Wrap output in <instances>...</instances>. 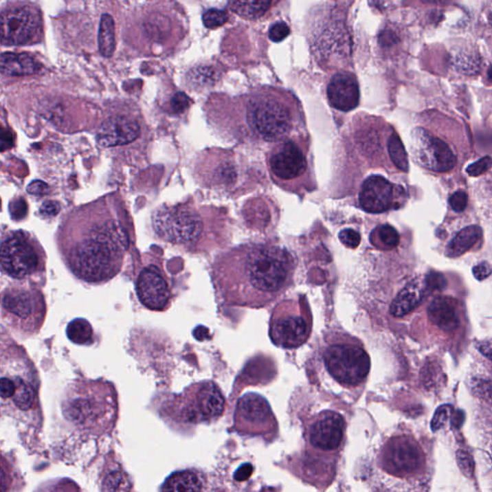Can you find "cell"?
<instances>
[{"label": "cell", "mask_w": 492, "mask_h": 492, "mask_svg": "<svg viewBox=\"0 0 492 492\" xmlns=\"http://www.w3.org/2000/svg\"><path fill=\"white\" fill-rule=\"evenodd\" d=\"M270 171L282 181H293L301 177L307 170L305 153L296 142L287 141L279 144L270 154Z\"/></svg>", "instance_id": "obj_17"}, {"label": "cell", "mask_w": 492, "mask_h": 492, "mask_svg": "<svg viewBox=\"0 0 492 492\" xmlns=\"http://www.w3.org/2000/svg\"><path fill=\"white\" fill-rule=\"evenodd\" d=\"M289 34V27L283 21L273 24L269 29V38L274 43L282 42L288 37Z\"/></svg>", "instance_id": "obj_42"}, {"label": "cell", "mask_w": 492, "mask_h": 492, "mask_svg": "<svg viewBox=\"0 0 492 492\" xmlns=\"http://www.w3.org/2000/svg\"><path fill=\"white\" fill-rule=\"evenodd\" d=\"M339 238L342 245H346V247L352 248V249L358 247L361 243L360 234L353 229H344L339 233Z\"/></svg>", "instance_id": "obj_38"}, {"label": "cell", "mask_w": 492, "mask_h": 492, "mask_svg": "<svg viewBox=\"0 0 492 492\" xmlns=\"http://www.w3.org/2000/svg\"><path fill=\"white\" fill-rule=\"evenodd\" d=\"M190 100L184 93H176L170 100L171 110L177 114L185 112L190 107Z\"/></svg>", "instance_id": "obj_40"}, {"label": "cell", "mask_w": 492, "mask_h": 492, "mask_svg": "<svg viewBox=\"0 0 492 492\" xmlns=\"http://www.w3.org/2000/svg\"><path fill=\"white\" fill-rule=\"evenodd\" d=\"M204 480L195 470L175 472L166 480L161 492H203Z\"/></svg>", "instance_id": "obj_23"}, {"label": "cell", "mask_w": 492, "mask_h": 492, "mask_svg": "<svg viewBox=\"0 0 492 492\" xmlns=\"http://www.w3.org/2000/svg\"><path fill=\"white\" fill-rule=\"evenodd\" d=\"M45 255L38 241L25 231H10L2 237V272L26 280L45 269Z\"/></svg>", "instance_id": "obj_6"}, {"label": "cell", "mask_w": 492, "mask_h": 492, "mask_svg": "<svg viewBox=\"0 0 492 492\" xmlns=\"http://www.w3.org/2000/svg\"><path fill=\"white\" fill-rule=\"evenodd\" d=\"M399 234L396 229L388 224L378 226L370 235V242L374 246L382 250H390L399 245Z\"/></svg>", "instance_id": "obj_28"}, {"label": "cell", "mask_w": 492, "mask_h": 492, "mask_svg": "<svg viewBox=\"0 0 492 492\" xmlns=\"http://www.w3.org/2000/svg\"><path fill=\"white\" fill-rule=\"evenodd\" d=\"M482 237V229L477 225L469 226L458 233L447 248L446 255L449 258H457L471 249Z\"/></svg>", "instance_id": "obj_26"}, {"label": "cell", "mask_w": 492, "mask_h": 492, "mask_svg": "<svg viewBox=\"0 0 492 492\" xmlns=\"http://www.w3.org/2000/svg\"><path fill=\"white\" fill-rule=\"evenodd\" d=\"M67 335L74 344L79 346H90L93 342V328L83 318L72 320L67 328Z\"/></svg>", "instance_id": "obj_29"}, {"label": "cell", "mask_w": 492, "mask_h": 492, "mask_svg": "<svg viewBox=\"0 0 492 492\" xmlns=\"http://www.w3.org/2000/svg\"><path fill=\"white\" fill-rule=\"evenodd\" d=\"M139 126L136 120L127 117L110 118L101 125L96 142L103 147L123 146L139 137Z\"/></svg>", "instance_id": "obj_21"}, {"label": "cell", "mask_w": 492, "mask_h": 492, "mask_svg": "<svg viewBox=\"0 0 492 492\" xmlns=\"http://www.w3.org/2000/svg\"><path fill=\"white\" fill-rule=\"evenodd\" d=\"M228 21V14L223 10L210 9L203 14V23L207 28L214 29L223 26Z\"/></svg>", "instance_id": "obj_34"}, {"label": "cell", "mask_w": 492, "mask_h": 492, "mask_svg": "<svg viewBox=\"0 0 492 492\" xmlns=\"http://www.w3.org/2000/svg\"><path fill=\"white\" fill-rule=\"evenodd\" d=\"M125 484L124 473L122 470H112L102 481L103 492H120Z\"/></svg>", "instance_id": "obj_33"}, {"label": "cell", "mask_w": 492, "mask_h": 492, "mask_svg": "<svg viewBox=\"0 0 492 492\" xmlns=\"http://www.w3.org/2000/svg\"><path fill=\"white\" fill-rule=\"evenodd\" d=\"M492 166V159L491 157H484L480 159L476 163L472 164L467 168V172L470 176H479L491 170Z\"/></svg>", "instance_id": "obj_41"}, {"label": "cell", "mask_w": 492, "mask_h": 492, "mask_svg": "<svg viewBox=\"0 0 492 492\" xmlns=\"http://www.w3.org/2000/svg\"><path fill=\"white\" fill-rule=\"evenodd\" d=\"M296 260L279 246L247 243L219 256L213 269L218 294L229 305L259 309L293 283Z\"/></svg>", "instance_id": "obj_1"}, {"label": "cell", "mask_w": 492, "mask_h": 492, "mask_svg": "<svg viewBox=\"0 0 492 492\" xmlns=\"http://www.w3.org/2000/svg\"><path fill=\"white\" fill-rule=\"evenodd\" d=\"M58 245L72 273L84 281L100 283L119 273L130 238L119 221L104 219L65 232Z\"/></svg>", "instance_id": "obj_2"}, {"label": "cell", "mask_w": 492, "mask_h": 492, "mask_svg": "<svg viewBox=\"0 0 492 492\" xmlns=\"http://www.w3.org/2000/svg\"><path fill=\"white\" fill-rule=\"evenodd\" d=\"M484 396L491 398L492 399V387H484L483 390Z\"/></svg>", "instance_id": "obj_49"}, {"label": "cell", "mask_w": 492, "mask_h": 492, "mask_svg": "<svg viewBox=\"0 0 492 492\" xmlns=\"http://www.w3.org/2000/svg\"><path fill=\"white\" fill-rule=\"evenodd\" d=\"M188 80L194 87L211 85L216 80V71L211 67H199L190 72Z\"/></svg>", "instance_id": "obj_32"}, {"label": "cell", "mask_w": 492, "mask_h": 492, "mask_svg": "<svg viewBox=\"0 0 492 492\" xmlns=\"http://www.w3.org/2000/svg\"><path fill=\"white\" fill-rule=\"evenodd\" d=\"M63 412L67 421L85 430L107 427L117 412L114 388L103 381H77L67 390Z\"/></svg>", "instance_id": "obj_3"}, {"label": "cell", "mask_w": 492, "mask_h": 492, "mask_svg": "<svg viewBox=\"0 0 492 492\" xmlns=\"http://www.w3.org/2000/svg\"><path fill=\"white\" fill-rule=\"evenodd\" d=\"M395 197L396 188L383 176L373 175L361 186L359 203L368 213L380 214L394 207Z\"/></svg>", "instance_id": "obj_19"}, {"label": "cell", "mask_w": 492, "mask_h": 492, "mask_svg": "<svg viewBox=\"0 0 492 492\" xmlns=\"http://www.w3.org/2000/svg\"><path fill=\"white\" fill-rule=\"evenodd\" d=\"M421 289L416 282L407 284L403 289L390 306V313L393 317H401L411 313L422 300Z\"/></svg>", "instance_id": "obj_25"}, {"label": "cell", "mask_w": 492, "mask_h": 492, "mask_svg": "<svg viewBox=\"0 0 492 492\" xmlns=\"http://www.w3.org/2000/svg\"><path fill=\"white\" fill-rule=\"evenodd\" d=\"M430 322L445 332H452L460 325L457 301L451 298H436L428 307Z\"/></svg>", "instance_id": "obj_22"}, {"label": "cell", "mask_w": 492, "mask_h": 492, "mask_svg": "<svg viewBox=\"0 0 492 492\" xmlns=\"http://www.w3.org/2000/svg\"><path fill=\"white\" fill-rule=\"evenodd\" d=\"M271 1H230L231 9L238 16L247 19L260 18L269 9Z\"/></svg>", "instance_id": "obj_30"}, {"label": "cell", "mask_w": 492, "mask_h": 492, "mask_svg": "<svg viewBox=\"0 0 492 492\" xmlns=\"http://www.w3.org/2000/svg\"><path fill=\"white\" fill-rule=\"evenodd\" d=\"M48 190H49V188H48L47 183L43 182V181L40 180L33 181V182H31L27 187L28 194L34 195L47 194Z\"/></svg>", "instance_id": "obj_46"}, {"label": "cell", "mask_w": 492, "mask_h": 492, "mask_svg": "<svg viewBox=\"0 0 492 492\" xmlns=\"http://www.w3.org/2000/svg\"><path fill=\"white\" fill-rule=\"evenodd\" d=\"M41 27V16L30 6L13 7L1 13L0 30L3 45H23L30 42Z\"/></svg>", "instance_id": "obj_12"}, {"label": "cell", "mask_w": 492, "mask_h": 492, "mask_svg": "<svg viewBox=\"0 0 492 492\" xmlns=\"http://www.w3.org/2000/svg\"><path fill=\"white\" fill-rule=\"evenodd\" d=\"M327 96L333 107L344 112L354 110L360 100V89L355 76L339 72L333 76L327 88Z\"/></svg>", "instance_id": "obj_20"}, {"label": "cell", "mask_w": 492, "mask_h": 492, "mask_svg": "<svg viewBox=\"0 0 492 492\" xmlns=\"http://www.w3.org/2000/svg\"><path fill=\"white\" fill-rule=\"evenodd\" d=\"M310 313L304 306L291 299L279 303L269 322V337L272 342L284 349H293L308 341L312 329Z\"/></svg>", "instance_id": "obj_9"}, {"label": "cell", "mask_w": 492, "mask_h": 492, "mask_svg": "<svg viewBox=\"0 0 492 492\" xmlns=\"http://www.w3.org/2000/svg\"><path fill=\"white\" fill-rule=\"evenodd\" d=\"M253 467L250 464L242 465L235 473V479L238 481H245L252 475Z\"/></svg>", "instance_id": "obj_47"}, {"label": "cell", "mask_w": 492, "mask_h": 492, "mask_svg": "<svg viewBox=\"0 0 492 492\" xmlns=\"http://www.w3.org/2000/svg\"><path fill=\"white\" fill-rule=\"evenodd\" d=\"M236 422L249 433H260L273 427V412L264 397L247 393L238 400Z\"/></svg>", "instance_id": "obj_16"}, {"label": "cell", "mask_w": 492, "mask_h": 492, "mask_svg": "<svg viewBox=\"0 0 492 492\" xmlns=\"http://www.w3.org/2000/svg\"><path fill=\"white\" fill-rule=\"evenodd\" d=\"M452 410L453 407L449 406V405H445V406H441L436 410L435 416H434L433 421H432V429H433L434 431H436L445 425L451 412H452Z\"/></svg>", "instance_id": "obj_39"}, {"label": "cell", "mask_w": 492, "mask_h": 492, "mask_svg": "<svg viewBox=\"0 0 492 492\" xmlns=\"http://www.w3.org/2000/svg\"><path fill=\"white\" fill-rule=\"evenodd\" d=\"M457 460L458 465H459L462 473H464L467 478H470L474 471V462L471 456H470L467 451L459 450L457 452Z\"/></svg>", "instance_id": "obj_36"}, {"label": "cell", "mask_w": 492, "mask_h": 492, "mask_svg": "<svg viewBox=\"0 0 492 492\" xmlns=\"http://www.w3.org/2000/svg\"><path fill=\"white\" fill-rule=\"evenodd\" d=\"M139 301L153 311L165 310L171 296L165 273L156 265H148L139 272L137 280Z\"/></svg>", "instance_id": "obj_15"}, {"label": "cell", "mask_w": 492, "mask_h": 492, "mask_svg": "<svg viewBox=\"0 0 492 492\" xmlns=\"http://www.w3.org/2000/svg\"><path fill=\"white\" fill-rule=\"evenodd\" d=\"M156 235L176 245H197L204 233V223L199 212L186 205L163 206L152 216Z\"/></svg>", "instance_id": "obj_8"}, {"label": "cell", "mask_w": 492, "mask_h": 492, "mask_svg": "<svg viewBox=\"0 0 492 492\" xmlns=\"http://www.w3.org/2000/svg\"><path fill=\"white\" fill-rule=\"evenodd\" d=\"M33 58L23 53L5 52L0 58V69L10 76H31L37 71Z\"/></svg>", "instance_id": "obj_24"}, {"label": "cell", "mask_w": 492, "mask_h": 492, "mask_svg": "<svg viewBox=\"0 0 492 492\" xmlns=\"http://www.w3.org/2000/svg\"><path fill=\"white\" fill-rule=\"evenodd\" d=\"M249 119L255 131L267 142L284 139L293 127L291 111L281 100L273 98L255 101L251 107Z\"/></svg>", "instance_id": "obj_11"}, {"label": "cell", "mask_w": 492, "mask_h": 492, "mask_svg": "<svg viewBox=\"0 0 492 492\" xmlns=\"http://www.w3.org/2000/svg\"><path fill=\"white\" fill-rule=\"evenodd\" d=\"M446 286H447V282H446L445 275L436 271L429 272L427 274L425 287L428 291H443L446 288Z\"/></svg>", "instance_id": "obj_35"}, {"label": "cell", "mask_w": 492, "mask_h": 492, "mask_svg": "<svg viewBox=\"0 0 492 492\" xmlns=\"http://www.w3.org/2000/svg\"><path fill=\"white\" fill-rule=\"evenodd\" d=\"M383 465L390 473L405 476L414 473L423 465L421 448L407 436H396L388 441L383 450Z\"/></svg>", "instance_id": "obj_13"}, {"label": "cell", "mask_w": 492, "mask_h": 492, "mask_svg": "<svg viewBox=\"0 0 492 492\" xmlns=\"http://www.w3.org/2000/svg\"><path fill=\"white\" fill-rule=\"evenodd\" d=\"M479 351L492 361V339H484L477 344Z\"/></svg>", "instance_id": "obj_48"}, {"label": "cell", "mask_w": 492, "mask_h": 492, "mask_svg": "<svg viewBox=\"0 0 492 492\" xmlns=\"http://www.w3.org/2000/svg\"><path fill=\"white\" fill-rule=\"evenodd\" d=\"M388 154H390L393 164L399 170L407 172V170H409L407 153L401 139H400L397 134H392L390 137V141H388Z\"/></svg>", "instance_id": "obj_31"}, {"label": "cell", "mask_w": 492, "mask_h": 492, "mask_svg": "<svg viewBox=\"0 0 492 492\" xmlns=\"http://www.w3.org/2000/svg\"><path fill=\"white\" fill-rule=\"evenodd\" d=\"M322 356L328 373L344 387L361 385L370 371V358L363 344L348 335L328 337Z\"/></svg>", "instance_id": "obj_5"}, {"label": "cell", "mask_w": 492, "mask_h": 492, "mask_svg": "<svg viewBox=\"0 0 492 492\" xmlns=\"http://www.w3.org/2000/svg\"><path fill=\"white\" fill-rule=\"evenodd\" d=\"M45 315L43 293L31 284L10 286L2 293V315L10 326L25 334L40 329Z\"/></svg>", "instance_id": "obj_7"}, {"label": "cell", "mask_w": 492, "mask_h": 492, "mask_svg": "<svg viewBox=\"0 0 492 492\" xmlns=\"http://www.w3.org/2000/svg\"><path fill=\"white\" fill-rule=\"evenodd\" d=\"M467 202H469V197L465 194V192L459 190V192H455L451 195L449 199V203L452 209L454 210L457 213L464 211L467 206Z\"/></svg>", "instance_id": "obj_43"}, {"label": "cell", "mask_w": 492, "mask_h": 492, "mask_svg": "<svg viewBox=\"0 0 492 492\" xmlns=\"http://www.w3.org/2000/svg\"><path fill=\"white\" fill-rule=\"evenodd\" d=\"M346 431V421L337 412H323L313 421L309 431V440L313 447L334 451L341 446Z\"/></svg>", "instance_id": "obj_18"}, {"label": "cell", "mask_w": 492, "mask_h": 492, "mask_svg": "<svg viewBox=\"0 0 492 492\" xmlns=\"http://www.w3.org/2000/svg\"><path fill=\"white\" fill-rule=\"evenodd\" d=\"M38 378L35 366L21 347L10 346L1 352L0 395L2 409L25 414L38 407Z\"/></svg>", "instance_id": "obj_4"}, {"label": "cell", "mask_w": 492, "mask_h": 492, "mask_svg": "<svg viewBox=\"0 0 492 492\" xmlns=\"http://www.w3.org/2000/svg\"><path fill=\"white\" fill-rule=\"evenodd\" d=\"M98 48L104 57L109 58L115 52V21L112 16L108 14L101 16L100 31H98Z\"/></svg>", "instance_id": "obj_27"}, {"label": "cell", "mask_w": 492, "mask_h": 492, "mask_svg": "<svg viewBox=\"0 0 492 492\" xmlns=\"http://www.w3.org/2000/svg\"><path fill=\"white\" fill-rule=\"evenodd\" d=\"M178 414L190 423L211 421L223 414L225 399L213 382L190 385L176 401Z\"/></svg>", "instance_id": "obj_10"}, {"label": "cell", "mask_w": 492, "mask_h": 492, "mask_svg": "<svg viewBox=\"0 0 492 492\" xmlns=\"http://www.w3.org/2000/svg\"><path fill=\"white\" fill-rule=\"evenodd\" d=\"M414 144L416 146V154L422 166L432 170L448 171L452 170L457 164L454 152L443 139L432 136L425 130H414Z\"/></svg>", "instance_id": "obj_14"}, {"label": "cell", "mask_w": 492, "mask_h": 492, "mask_svg": "<svg viewBox=\"0 0 492 492\" xmlns=\"http://www.w3.org/2000/svg\"><path fill=\"white\" fill-rule=\"evenodd\" d=\"M492 274V267L489 262H483L475 265L473 267V275L475 278L479 281L488 278Z\"/></svg>", "instance_id": "obj_45"}, {"label": "cell", "mask_w": 492, "mask_h": 492, "mask_svg": "<svg viewBox=\"0 0 492 492\" xmlns=\"http://www.w3.org/2000/svg\"><path fill=\"white\" fill-rule=\"evenodd\" d=\"M488 78L489 81L492 83V66L489 67V71H488Z\"/></svg>", "instance_id": "obj_50"}, {"label": "cell", "mask_w": 492, "mask_h": 492, "mask_svg": "<svg viewBox=\"0 0 492 492\" xmlns=\"http://www.w3.org/2000/svg\"><path fill=\"white\" fill-rule=\"evenodd\" d=\"M60 210H61V206L58 202L49 200V201H45L41 206L40 213L45 218H53L59 214Z\"/></svg>", "instance_id": "obj_44"}, {"label": "cell", "mask_w": 492, "mask_h": 492, "mask_svg": "<svg viewBox=\"0 0 492 492\" xmlns=\"http://www.w3.org/2000/svg\"><path fill=\"white\" fill-rule=\"evenodd\" d=\"M10 214L14 221H19L25 218L27 214L28 207L25 200L19 197V199H14L9 205Z\"/></svg>", "instance_id": "obj_37"}]
</instances>
